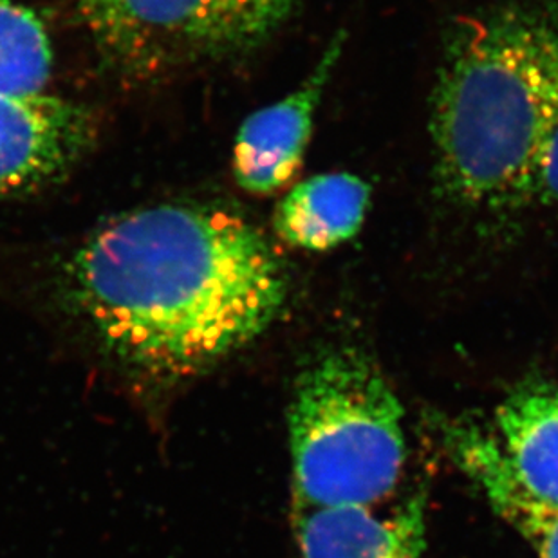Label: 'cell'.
<instances>
[{
  "mask_svg": "<svg viewBox=\"0 0 558 558\" xmlns=\"http://www.w3.org/2000/svg\"><path fill=\"white\" fill-rule=\"evenodd\" d=\"M68 291L101 348L172 384L257 338L284 306V269L230 211L158 205L109 222L74 253Z\"/></svg>",
  "mask_w": 558,
  "mask_h": 558,
  "instance_id": "6da1fadb",
  "label": "cell"
},
{
  "mask_svg": "<svg viewBox=\"0 0 558 558\" xmlns=\"http://www.w3.org/2000/svg\"><path fill=\"white\" fill-rule=\"evenodd\" d=\"M558 109V4L510 0L456 29L433 96L436 178L481 208L521 203Z\"/></svg>",
  "mask_w": 558,
  "mask_h": 558,
  "instance_id": "7a4b0ae2",
  "label": "cell"
},
{
  "mask_svg": "<svg viewBox=\"0 0 558 558\" xmlns=\"http://www.w3.org/2000/svg\"><path fill=\"white\" fill-rule=\"evenodd\" d=\"M295 506L381 505L405 469L403 407L378 365L354 349L322 354L290 407Z\"/></svg>",
  "mask_w": 558,
  "mask_h": 558,
  "instance_id": "3957f363",
  "label": "cell"
},
{
  "mask_svg": "<svg viewBox=\"0 0 558 558\" xmlns=\"http://www.w3.org/2000/svg\"><path fill=\"white\" fill-rule=\"evenodd\" d=\"M296 0H107L93 24L140 59L239 53L263 43Z\"/></svg>",
  "mask_w": 558,
  "mask_h": 558,
  "instance_id": "277c9868",
  "label": "cell"
},
{
  "mask_svg": "<svg viewBox=\"0 0 558 558\" xmlns=\"http://www.w3.org/2000/svg\"><path fill=\"white\" fill-rule=\"evenodd\" d=\"M82 107L49 93L0 95V197L57 180L89 145Z\"/></svg>",
  "mask_w": 558,
  "mask_h": 558,
  "instance_id": "5b68a950",
  "label": "cell"
},
{
  "mask_svg": "<svg viewBox=\"0 0 558 558\" xmlns=\"http://www.w3.org/2000/svg\"><path fill=\"white\" fill-rule=\"evenodd\" d=\"M342 46L340 33L299 89L244 120L233 147V175L244 192L275 194L301 169L316 109L335 73Z\"/></svg>",
  "mask_w": 558,
  "mask_h": 558,
  "instance_id": "8992f818",
  "label": "cell"
},
{
  "mask_svg": "<svg viewBox=\"0 0 558 558\" xmlns=\"http://www.w3.org/2000/svg\"><path fill=\"white\" fill-rule=\"evenodd\" d=\"M304 558H423L425 510L417 497L385 506H295Z\"/></svg>",
  "mask_w": 558,
  "mask_h": 558,
  "instance_id": "52a82bcc",
  "label": "cell"
},
{
  "mask_svg": "<svg viewBox=\"0 0 558 558\" xmlns=\"http://www.w3.org/2000/svg\"><path fill=\"white\" fill-rule=\"evenodd\" d=\"M442 445L500 519L526 538L538 558H558V506L530 496L508 469L494 434L475 423L442 422Z\"/></svg>",
  "mask_w": 558,
  "mask_h": 558,
  "instance_id": "ba28073f",
  "label": "cell"
},
{
  "mask_svg": "<svg viewBox=\"0 0 558 558\" xmlns=\"http://www.w3.org/2000/svg\"><path fill=\"white\" fill-rule=\"evenodd\" d=\"M492 434L519 485L535 499L558 506V384L517 387L497 407Z\"/></svg>",
  "mask_w": 558,
  "mask_h": 558,
  "instance_id": "9c48e42d",
  "label": "cell"
},
{
  "mask_svg": "<svg viewBox=\"0 0 558 558\" xmlns=\"http://www.w3.org/2000/svg\"><path fill=\"white\" fill-rule=\"evenodd\" d=\"M369 203L371 186L359 175H315L280 201L275 210V232L293 248L327 252L360 232Z\"/></svg>",
  "mask_w": 558,
  "mask_h": 558,
  "instance_id": "30bf717a",
  "label": "cell"
},
{
  "mask_svg": "<svg viewBox=\"0 0 558 558\" xmlns=\"http://www.w3.org/2000/svg\"><path fill=\"white\" fill-rule=\"evenodd\" d=\"M53 49L40 16L19 0H0V95L48 93Z\"/></svg>",
  "mask_w": 558,
  "mask_h": 558,
  "instance_id": "8fae6325",
  "label": "cell"
},
{
  "mask_svg": "<svg viewBox=\"0 0 558 558\" xmlns=\"http://www.w3.org/2000/svg\"><path fill=\"white\" fill-rule=\"evenodd\" d=\"M522 201H537L541 205L558 206V109L546 126L537 153L533 156Z\"/></svg>",
  "mask_w": 558,
  "mask_h": 558,
  "instance_id": "7c38bea8",
  "label": "cell"
},
{
  "mask_svg": "<svg viewBox=\"0 0 558 558\" xmlns=\"http://www.w3.org/2000/svg\"><path fill=\"white\" fill-rule=\"evenodd\" d=\"M107 0H82V4H84V10L87 15L90 16V21L95 22L100 15L101 10H104V5H106Z\"/></svg>",
  "mask_w": 558,
  "mask_h": 558,
  "instance_id": "4fadbf2b",
  "label": "cell"
}]
</instances>
